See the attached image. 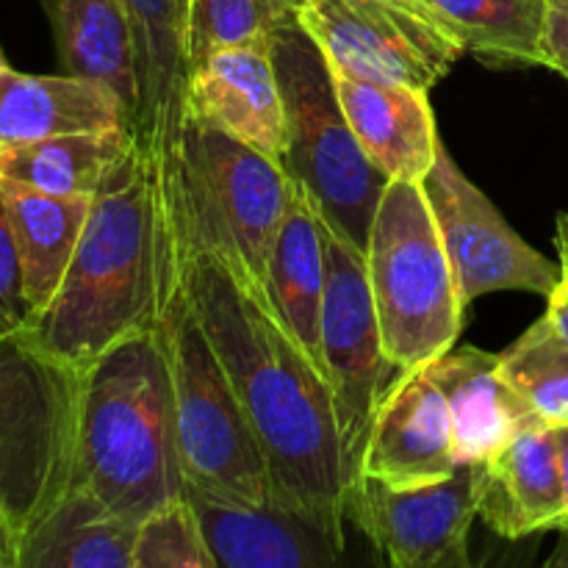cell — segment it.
<instances>
[{"instance_id": "6da1fadb", "label": "cell", "mask_w": 568, "mask_h": 568, "mask_svg": "<svg viewBox=\"0 0 568 568\" xmlns=\"http://www.w3.org/2000/svg\"><path fill=\"white\" fill-rule=\"evenodd\" d=\"M159 283H178L220 355L266 460L275 503L347 516L342 444L325 375L277 314L266 283L205 250L155 236Z\"/></svg>"}, {"instance_id": "7a4b0ae2", "label": "cell", "mask_w": 568, "mask_h": 568, "mask_svg": "<svg viewBox=\"0 0 568 568\" xmlns=\"http://www.w3.org/2000/svg\"><path fill=\"white\" fill-rule=\"evenodd\" d=\"M72 486L133 527L186 497L159 327L125 338L81 372Z\"/></svg>"}, {"instance_id": "3957f363", "label": "cell", "mask_w": 568, "mask_h": 568, "mask_svg": "<svg viewBox=\"0 0 568 568\" xmlns=\"http://www.w3.org/2000/svg\"><path fill=\"white\" fill-rule=\"evenodd\" d=\"M159 322L155 194L150 161L92 200L75 255L28 338L55 364L83 372L89 364Z\"/></svg>"}, {"instance_id": "277c9868", "label": "cell", "mask_w": 568, "mask_h": 568, "mask_svg": "<svg viewBox=\"0 0 568 568\" xmlns=\"http://www.w3.org/2000/svg\"><path fill=\"white\" fill-rule=\"evenodd\" d=\"M150 172L155 236L233 261L266 283L294 194L281 161L186 111L175 144Z\"/></svg>"}, {"instance_id": "5b68a950", "label": "cell", "mask_w": 568, "mask_h": 568, "mask_svg": "<svg viewBox=\"0 0 568 568\" xmlns=\"http://www.w3.org/2000/svg\"><path fill=\"white\" fill-rule=\"evenodd\" d=\"M272 59L286 109L283 170L308 194L320 220L364 253L392 178L366 159L338 100L331 61L303 22L272 37Z\"/></svg>"}, {"instance_id": "8992f818", "label": "cell", "mask_w": 568, "mask_h": 568, "mask_svg": "<svg viewBox=\"0 0 568 568\" xmlns=\"http://www.w3.org/2000/svg\"><path fill=\"white\" fill-rule=\"evenodd\" d=\"M155 327L170 366L186 494L233 505L272 499L264 453L242 399L178 283H159Z\"/></svg>"}, {"instance_id": "52a82bcc", "label": "cell", "mask_w": 568, "mask_h": 568, "mask_svg": "<svg viewBox=\"0 0 568 568\" xmlns=\"http://www.w3.org/2000/svg\"><path fill=\"white\" fill-rule=\"evenodd\" d=\"M364 258L383 349L399 375L458 347L466 305L422 183H388Z\"/></svg>"}, {"instance_id": "ba28073f", "label": "cell", "mask_w": 568, "mask_h": 568, "mask_svg": "<svg viewBox=\"0 0 568 568\" xmlns=\"http://www.w3.org/2000/svg\"><path fill=\"white\" fill-rule=\"evenodd\" d=\"M78 394L81 372L28 333L0 336V510L22 538L75 480Z\"/></svg>"}, {"instance_id": "9c48e42d", "label": "cell", "mask_w": 568, "mask_h": 568, "mask_svg": "<svg viewBox=\"0 0 568 568\" xmlns=\"http://www.w3.org/2000/svg\"><path fill=\"white\" fill-rule=\"evenodd\" d=\"M320 225L327 264L322 305V372L333 397L349 499V491L358 483L377 408L403 375L383 349L364 253L322 220Z\"/></svg>"}, {"instance_id": "30bf717a", "label": "cell", "mask_w": 568, "mask_h": 568, "mask_svg": "<svg viewBox=\"0 0 568 568\" xmlns=\"http://www.w3.org/2000/svg\"><path fill=\"white\" fill-rule=\"evenodd\" d=\"M336 72L430 92L466 55L425 0H305L300 14Z\"/></svg>"}, {"instance_id": "8fae6325", "label": "cell", "mask_w": 568, "mask_h": 568, "mask_svg": "<svg viewBox=\"0 0 568 568\" xmlns=\"http://www.w3.org/2000/svg\"><path fill=\"white\" fill-rule=\"evenodd\" d=\"M444 253L464 305L491 292H530L549 297L564 281L560 264L525 242L497 205L464 175L444 142L422 181Z\"/></svg>"}, {"instance_id": "7c38bea8", "label": "cell", "mask_w": 568, "mask_h": 568, "mask_svg": "<svg viewBox=\"0 0 568 568\" xmlns=\"http://www.w3.org/2000/svg\"><path fill=\"white\" fill-rule=\"evenodd\" d=\"M483 464H464L449 477L425 486L394 488L361 477L347 499L386 564L397 568L469 566V530L480 505Z\"/></svg>"}, {"instance_id": "4fadbf2b", "label": "cell", "mask_w": 568, "mask_h": 568, "mask_svg": "<svg viewBox=\"0 0 568 568\" xmlns=\"http://www.w3.org/2000/svg\"><path fill=\"white\" fill-rule=\"evenodd\" d=\"M216 568H327L344 555V525L266 499L233 505L186 494Z\"/></svg>"}, {"instance_id": "5bb4252c", "label": "cell", "mask_w": 568, "mask_h": 568, "mask_svg": "<svg viewBox=\"0 0 568 568\" xmlns=\"http://www.w3.org/2000/svg\"><path fill=\"white\" fill-rule=\"evenodd\" d=\"M186 111L283 161L288 131L272 39L227 44L197 61L189 75Z\"/></svg>"}, {"instance_id": "9a60e30c", "label": "cell", "mask_w": 568, "mask_h": 568, "mask_svg": "<svg viewBox=\"0 0 568 568\" xmlns=\"http://www.w3.org/2000/svg\"><path fill=\"white\" fill-rule=\"evenodd\" d=\"M447 399L430 372H405L381 403L361 477L394 488L425 486L458 469Z\"/></svg>"}, {"instance_id": "2e32d148", "label": "cell", "mask_w": 568, "mask_h": 568, "mask_svg": "<svg viewBox=\"0 0 568 568\" xmlns=\"http://www.w3.org/2000/svg\"><path fill=\"white\" fill-rule=\"evenodd\" d=\"M136 42V148L150 166L175 144L186 116V0H122Z\"/></svg>"}, {"instance_id": "e0dca14e", "label": "cell", "mask_w": 568, "mask_h": 568, "mask_svg": "<svg viewBox=\"0 0 568 568\" xmlns=\"http://www.w3.org/2000/svg\"><path fill=\"white\" fill-rule=\"evenodd\" d=\"M477 516L488 530L510 541L532 532L564 530L566 497L555 425L532 422L483 464Z\"/></svg>"}, {"instance_id": "ac0fdd59", "label": "cell", "mask_w": 568, "mask_h": 568, "mask_svg": "<svg viewBox=\"0 0 568 568\" xmlns=\"http://www.w3.org/2000/svg\"><path fill=\"white\" fill-rule=\"evenodd\" d=\"M333 78L366 159L392 181H425L442 144L427 92L336 70Z\"/></svg>"}, {"instance_id": "d6986e66", "label": "cell", "mask_w": 568, "mask_h": 568, "mask_svg": "<svg viewBox=\"0 0 568 568\" xmlns=\"http://www.w3.org/2000/svg\"><path fill=\"white\" fill-rule=\"evenodd\" d=\"M447 399L458 464H488L516 433L544 422L499 375V355L464 344L427 366Z\"/></svg>"}, {"instance_id": "ffe728a7", "label": "cell", "mask_w": 568, "mask_h": 568, "mask_svg": "<svg viewBox=\"0 0 568 568\" xmlns=\"http://www.w3.org/2000/svg\"><path fill=\"white\" fill-rule=\"evenodd\" d=\"M131 131V114L111 87L78 75H28L0 67V142L64 133ZM133 133V131H131Z\"/></svg>"}, {"instance_id": "44dd1931", "label": "cell", "mask_w": 568, "mask_h": 568, "mask_svg": "<svg viewBox=\"0 0 568 568\" xmlns=\"http://www.w3.org/2000/svg\"><path fill=\"white\" fill-rule=\"evenodd\" d=\"M142 159L131 131L0 142V178L59 197H98Z\"/></svg>"}, {"instance_id": "7402d4cb", "label": "cell", "mask_w": 568, "mask_h": 568, "mask_svg": "<svg viewBox=\"0 0 568 568\" xmlns=\"http://www.w3.org/2000/svg\"><path fill=\"white\" fill-rule=\"evenodd\" d=\"M53 31L59 67L114 89L128 105L131 131L139 109L136 42L122 0H39Z\"/></svg>"}, {"instance_id": "603a6c76", "label": "cell", "mask_w": 568, "mask_h": 568, "mask_svg": "<svg viewBox=\"0 0 568 568\" xmlns=\"http://www.w3.org/2000/svg\"><path fill=\"white\" fill-rule=\"evenodd\" d=\"M294 183V181H292ZM325 244L308 194L294 183L292 205L283 216L266 261V292L300 347L322 369V305H325ZM325 375V372H322Z\"/></svg>"}, {"instance_id": "cb8c5ba5", "label": "cell", "mask_w": 568, "mask_h": 568, "mask_svg": "<svg viewBox=\"0 0 568 568\" xmlns=\"http://www.w3.org/2000/svg\"><path fill=\"white\" fill-rule=\"evenodd\" d=\"M0 189L9 205L11 227H14L22 292H26L33 325V320L48 308L64 281L94 197H59V194L37 192V189L3 181V178H0Z\"/></svg>"}, {"instance_id": "d4e9b609", "label": "cell", "mask_w": 568, "mask_h": 568, "mask_svg": "<svg viewBox=\"0 0 568 568\" xmlns=\"http://www.w3.org/2000/svg\"><path fill=\"white\" fill-rule=\"evenodd\" d=\"M136 527L72 486L22 538L20 568H131Z\"/></svg>"}, {"instance_id": "484cf974", "label": "cell", "mask_w": 568, "mask_h": 568, "mask_svg": "<svg viewBox=\"0 0 568 568\" xmlns=\"http://www.w3.org/2000/svg\"><path fill=\"white\" fill-rule=\"evenodd\" d=\"M469 55L494 67H544L547 0H425Z\"/></svg>"}, {"instance_id": "4316f807", "label": "cell", "mask_w": 568, "mask_h": 568, "mask_svg": "<svg viewBox=\"0 0 568 568\" xmlns=\"http://www.w3.org/2000/svg\"><path fill=\"white\" fill-rule=\"evenodd\" d=\"M499 375L547 425L568 422V342L544 314L505 353Z\"/></svg>"}, {"instance_id": "83f0119b", "label": "cell", "mask_w": 568, "mask_h": 568, "mask_svg": "<svg viewBox=\"0 0 568 568\" xmlns=\"http://www.w3.org/2000/svg\"><path fill=\"white\" fill-rule=\"evenodd\" d=\"M305 0H186L189 70L227 44L272 39L300 22Z\"/></svg>"}, {"instance_id": "f1b7e54d", "label": "cell", "mask_w": 568, "mask_h": 568, "mask_svg": "<svg viewBox=\"0 0 568 568\" xmlns=\"http://www.w3.org/2000/svg\"><path fill=\"white\" fill-rule=\"evenodd\" d=\"M131 568H216L192 499H172L139 521Z\"/></svg>"}, {"instance_id": "f546056e", "label": "cell", "mask_w": 568, "mask_h": 568, "mask_svg": "<svg viewBox=\"0 0 568 568\" xmlns=\"http://www.w3.org/2000/svg\"><path fill=\"white\" fill-rule=\"evenodd\" d=\"M31 325L26 292H22V270L17 255L14 227H11L9 205L0 189V336L26 333Z\"/></svg>"}, {"instance_id": "4dcf8cb0", "label": "cell", "mask_w": 568, "mask_h": 568, "mask_svg": "<svg viewBox=\"0 0 568 568\" xmlns=\"http://www.w3.org/2000/svg\"><path fill=\"white\" fill-rule=\"evenodd\" d=\"M544 67H549L568 81V0H547Z\"/></svg>"}, {"instance_id": "1f68e13d", "label": "cell", "mask_w": 568, "mask_h": 568, "mask_svg": "<svg viewBox=\"0 0 568 568\" xmlns=\"http://www.w3.org/2000/svg\"><path fill=\"white\" fill-rule=\"evenodd\" d=\"M22 532L9 516L0 510V568H20Z\"/></svg>"}, {"instance_id": "d6a6232c", "label": "cell", "mask_w": 568, "mask_h": 568, "mask_svg": "<svg viewBox=\"0 0 568 568\" xmlns=\"http://www.w3.org/2000/svg\"><path fill=\"white\" fill-rule=\"evenodd\" d=\"M547 316L555 327H558L560 336L568 342V283L560 281L558 288L547 297Z\"/></svg>"}, {"instance_id": "836d02e7", "label": "cell", "mask_w": 568, "mask_h": 568, "mask_svg": "<svg viewBox=\"0 0 568 568\" xmlns=\"http://www.w3.org/2000/svg\"><path fill=\"white\" fill-rule=\"evenodd\" d=\"M558 433V458H560V477H564V497H566V527H568V422L555 425Z\"/></svg>"}, {"instance_id": "e575fe53", "label": "cell", "mask_w": 568, "mask_h": 568, "mask_svg": "<svg viewBox=\"0 0 568 568\" xmlns=\"http://www.w3.org/2000/svg\"><path fill=\"white\" fill-rule=\"evenodd\" d=\"M555 244H558L560 272H564V281L568 283V214L558 216V236H555Z\"/></svg>"}, {"instance_id": "d590c367", "label": "cell", "mask_w": 568, "mask_h": 568, "mask_svg": "<svg viewBox=\"0 0 568 568\" xmlns=\"http://www.w3.org/2000/svg\"><path fill=\"white\" fill-rule=\"evenodd\" d=\"M564 536H560V544L558 549L552 552V558L547 560L549 568H568V527H564Z\"/></svg>"}, {"instance_id": "8d00e7d4", "label": "cell", "mask_w": 568, "mask_h": 568, "mask_svg": "<svg viewBox=\"0 0 568 568\" xmlns=\"http://www.w3.org/2000/svg\"><path fill=\"white\" fill-rule=\"evenodd\" d=\"M6 64V59H3V50H0V67H3Z\"/></svg>"}]
</instances>
